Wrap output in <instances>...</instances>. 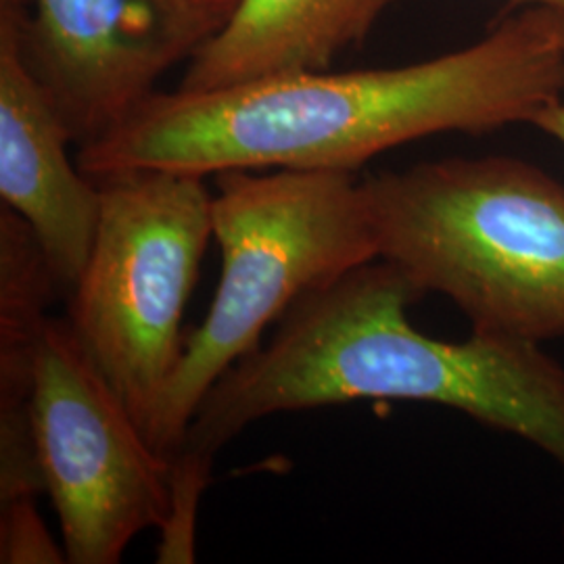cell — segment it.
<instances>
[{"mask_svg":"<svg viewBox=\"0 0 564 564\" xmlns=\"http://www.w3.org/2000/svg\"><path fill=\"white\" fill-rule=\"evenodd\" d=\"M554 13H556V23H558V34L564 44V13H558V11H554ZM531 126L538 128L540 132H544L545 137L554 139L564 149V99L547 105L533 118Z\"/></svg>","mask_w":564,"mask_h":564,"instance_id":"cell-13","label":"cell"},{"mask_svg":"<svg viewBox=\"0 0 564 564\" xmlns=\"http://www.w3.org/2000/svg\"><path fill=\"white\" fill-rule=\"evenodd\" d=\"M237 0H2L74 142L97 141L193 59Z\"/></svg>","mask_w":564,"mask_h":564,"instance_id":"cell-7","label":"cell"},{"mask_svg":"<svg viewBox=\"0 0 564 564\" xmlns=\"http://www.w3.org/2000/svg\"><path fill=\"white\" fill-rule=\"evenodd\" d=\"M65 121L21 48L18 25L0 9V199L32 228L67 297L93 253L101 184L67 155Z\"/></svg>","mask_w":564,"mask_h":564,"instance_id":"cell-8","label":"cell"},{"mask_svg":"<svg viewBox=\"0 0 564 564\" xmlns=\"http://www.w3.org/2000/svg\"><path fill=\"white\" fill-rule=\"evenodd\" d=\"M214 239L223 270L209 312L184 351L147 440L172 458L199 403L260 347L303 295L379 260L362 181L345 170H226L216 174Z\"/></svg>","mask_w":564,"mask_h":564,"instance_id":"cell-4","label":"cell"},{"mask_svg":"<svg viewBox=\"0 0 564 564\" xmlns=\"http://www.w3.org/2000/svg\"><path fill=\"white\" fill-rule=\"evenodd\" d=\"M101 184V220L67 323L142 431L184 351L182 316L214 239L205 176L137 170Z\"/></svg>","mask_w":564,"mask_h":564,"instance_id":"cell-5","label":"cell"},{"mask_svg":"<svg viewBox=\"0 0 564 564\" xmlns=\"http://www.w3.org/2000/svg\"><path fill=\"white\" fill-rule=\"evenodd\" d=\"M32 424L67 563H120L137 535L162 529L172 463L147 440L67 318L44 324Z\"/></svg>","mask_w":564,"mask_h":564,"instance_id":"cell-6","label":"cell"},{"mask_svg":"<svg viewBox=\"0 0 564 564\" xmlns=\"http://www.w3.org/2000/svg\"><path fill=\"white\" fill-rule=\"evenodd\" d=\"M423 297L384 260L303 295L272 339L207 391L172 458L212 466L224 445L272 414L398 400L458 410L540 447L564 470L563 364L535 343L429 337L408 318Z\"/></svg>","mask_w":564,"mask_h":564,"instance_id":"cell-2","label":"cell"},{"mask_svg":"<svg viewBox=\"0 0 564 564\" xmlns=\"http://www.w3.org/2000/svg\"><path fill=\"white\" fill-rule=\"evenodd\" d=\"M379 260L473 333L564 339V184L533 163L449 158L362 181Z\"/></svg>","mask_w":564,"mask_h":564,"instance_id":"cell-3","label":"cell"},{"mask_svg":"<svg viewBox=\"0 0 564 564\" xmlns=\"http://www.w3.org/2000/svg\"><path fill=\"white\" fill-rule=\"evenodd\" d=\"M398 0H377V9L379 13H383L387 7H391ZM514 4H523V7H542V9H550V11H558L564 13V0H510Z\"/></svg>","mask_w":564,"mask_h":564,"instance_id":"cell-14","label":"cell"},{"mask_svg":"<svg viewBox=\"0 0 564 564\" xmlns=\"http://www.w3.org/2000/svg\"><path fill=\"white\" fill-rule=\"evenodd\" d=\"M0 563H67L65 547L53 540L42 521L36 498L0 502Z\"/></svg>","mask_w":564,"mask_h":564,"instance_id":"cell-12","label":"cell"},{"mask_svg":"<svg viewBox=\"0 0 564 564\" xmlns=\"http://www.w3.org/2000/svg\"><path fill=\"white\" fill-rule=\"evenodd\" d=\"M377 0H237L188 61L178 90L212 93L328 69L379 20Z\"/></svg>","mask_w":564,"mask_h":564,"instance_id":"cell-9","label":"cell"},{"mask_svg":"<svg viewBox=\"0 0 564 564\" xmlns=\"http://www.w3.org/2000/svg\"><path fill=\"white\" fill-rule=\"evenodd\" d=\"M170 485L172 500L163 521L158 563H195V517L203 491L212 481V466L174 458Z\"/></svg>","mask_w":564,"mask_h":564,"instance_id":"cell-11","label":"cell"},{"mask_svg":"<svg viewBox=\"0 0 564 564\" xmlns=\"http://www.w3.org/2000/svg\"><path fill=\"white\" fill-rule=\"evenodd\" d=\"M59 286L32 228L0 207V502L36 498L41 464L32 424L36 356Z\"/></svg>","mask_w":564,"mask_h":564,"instance_id":"cell-10","label":"cell"},{"mask_svg":"<svg viewBox=\"0 0 564 564\" xmlns=\"http://www.w3.org/2000/svg\"><path fill=\"white\" fill-rule=\"evenodd\" d=\"M564 99L556 13L524 7L460 51L402 67L303 72L212 93H155L82 144L93 181L167 170H345L405 142L531 123Z\"/></svg>","mask_w":564,"mask_h":564,"instance_id":"cell-1","label":"cell"}]
</instances>
